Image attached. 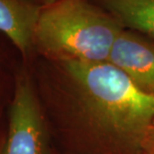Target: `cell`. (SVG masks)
Returning <instances> with one entry per match:
<instances>
[{
  "mask_svg": "<svg viewBox=\"0 0 154 154\" xmlns=\"http://www.w3.org/2000/svg\"><path fill=\"white\" fill-rule=\"evenodd\" d=\"M116 19L122 28L154 41V0H91Z\"/></svg>",
  "mask_w": 154,
  "mask_h": 154,
  "instance_id": "8992f818",
  "label": "cell"
},
{
  "mask_svg": "<svg viewBox=\"0 0 154 154\" xmlns=\"http://www.w3.org/2000/svg\"><path fill=\"white\" fill-rule=\"evenodd\" d=\"M0 154H49L47 121L28 62L16 80L0 140Z\"/></svg>",
  "mask_w": 154,
  "mask_h": 154,
  "instance_id": "3957f363",
  "label": "cell"
},
{
  "mask_svg": "<svg viewBox=\"0 0 154 154\" xmlns=\"http://www.w3.org/2000/svg\"><path fill=\"white\" fill-rule=\"evenodd\" d=\"M40 9L28 0H0V31L11 39L25 61L33 56V35Z\"/></svg>",
  "mask_w": 154,
  "mask_h": 154,
  "instance_id": "5b68a950",
  "label": "cell"
},
{
  "mask_svg": "<svg viewBox=\"0 0 154 154\" xmlns=\"http://www.w3.org/2000/svg\"><path fill=\"white\" fill-rule=\"evenodd\" d=\"M136 154H154V124L147 133Z\"/></svg>",
  "mask_w": 154,
  "mask_h": 154,
  "instance_id": "ba28073f",
  "label": "cell"
},
{
  "mask_svg": "<svg viewBox=\"0 0 154 154\" xmlns=\"http://www.w3.org/2000/svg\"><path fill=\"white\" fill-rule=\"evenodd\" d=\"M25 62L11 39L0 31V123L5 119L14 96L16 80Z\"/></svg>",
  "mask_w": 154,
  "mask_h": 154,
  "instance_id": "52a82bcc",
  "label": "cell"
},
{
  "mask_svg": "<svg viewBox=\"0 0 154 154\" xmlns=\"http://www.w3.org/2000/svg\"><path fill=\"white\" fill-rule=\"evenodd\" d=\"M122 29L91 0H57L40 9L33 56L52 62H104Z\"/></svg>",
  "mask_w": 154,
  "mask_h": 154,
  "instance_id": "7a4b0ae2",
  "label": "cell"
},
{
  "mask_svg": "<svg viewBox=\"0 0 154 154\" xmlns=\"http://www.w3.org/2000/svg\"><path fill=\"white\" fill-rule=\"evenodd\" d=\"M107 61L122 71L139 90L154 97L153 40L123 28Z\"/></svg>",
  "mask_w": 154,
  "mask_h": 154,
  "instance_id": "277c9868",
  "label": "cell"
},
{
  "mask_svg": "<svg viewBox=\"0 0 154 154\" xmlns=\"http://www.w3.org/2000/svg\"><path fill=\"white\" fill-rule=\"evenodd\" d=\"M49 62L88 122L137 153L154 124V97L109 61Z\"/></svg>",
  "mask_w": 154,
  "mask_h": 154,
  "instance_id": "6da1fadb",
  "label": "cell"
},
{
  "mask_svg": "<svg viewBox=\"0 0 154 154\" xmlns=\"http://www.w3.org/2000/svg\"><path fill=\"white\" fill-rule=\"evenodd\" d=\"M28 1L34 3V4L40 6V7H44V6L52 4V3H54L55 1H57V0H28Z\"/></svg>",
  "mask_w": 154,
  "mask_h": 154,
  "instance_id": "9c48e42d",
  "label": "cell"
},
{
  "mask_svg": "<svg viewBox=\"0 0 154 154\" xmlns=\"http://www.w3.org/2000/svg\"><path fill=\"white\" fill-rule=\"evenodd\" d=\"M5 121V119H4ZM4 121L0 123V140H1V137H2V132H3V128H4Z\"/></svg>",
  "mask_w": 154,
  "mask_h": 154,
  "instance_id": "30bf717a",
  "label": "cell"
}]
</instances>
